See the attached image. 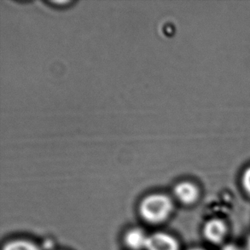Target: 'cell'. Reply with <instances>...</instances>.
I'll return each mask as SVG.
<instances>
[{
	"label": "cell",
	"instance_id": "52a82bcc",
	"mask_svg": "<svg viewBox=\"0 0 250 250\" xmlns=\"http://www.w3.org/2000/svg\"><path fill=\"white\" fill-rule=\"evenodd\" d=\"M241 184L244 192L250 197V167L244 170L241 178Z\"/></svg>",
	"mask_w": 250,
	"mask_h": 250
},
{
	"label": "cell",
	"instance_id": "8992f818",
	"mask_svg": "<svg viewBox=\"0 0 250 250\" xmlns=\"http://www.w3.org/2000/svg\"><path fill=\"white\" fill-rule=\"evenodd\" d=\"M3 250H41L35 244L24 240H16L7 244Z\"/></svg>",
	"mask_w": 250,
	"mask_h": 250
},
{
	"label": "cell",
	"instance_id": "30bf717a",
	"mask_svg": "<svg viewBox=\"0 0 250 250\" xmlns=\"http://www.w3.org/2000/svg\"><path fill=\"white\" fill-rule=\"evenodd\" d=\"M189 250H204V249H202V248H193V249H190Z\"/></svg>",
	"mask_w": 250,
	"mask_h": 250
},
{
	"label": "cell",
	"instance_id": "277c9868",
	"mask_svg": "<svg viewBox=\"0 0 250 250\" xmlns=\"http://www.w3.org/2000/svg\"><path fill=\"white\" fill-rule=\"evenodd\" d=\"M146 249L148 250H179L175 238L166 233L153 234L149 237Z\"/></svg>",
	"mask_w": 250,
	"mask_h": 250
},
{
	"label": "cell",
	"instance_id": "6da1fadb",
	"mask_svg": "<svg viewBox=\"0 0 250 250\" xmlns=\"http://www.w3.org/2000/svg\"><path fill=\"white\" fill-rule=\"evenodd\" d=\"M172 203L163 194H152L143 201L140 206L142 216L149 222L156 223L166 220L172 210Z\"/></svg>",
	"mask_w": 250,
	"mask_h": 250
},
{
	"label": "cell",
	"instance_id": "5b68a950",
	"mask_svg": "<svg viewBox=\"0 0 250 250\" xmlns=\"http://www.w3.org/2000/svg\"><path fill=\"white\" fill-rule=\"evenodd\" d=\"M149 237L146 236L143 230L133 229L125 236V242L132 250H139L146 249Z\"/></svg>",
	"mask_w": 250,
	"mask_h": 250
},
{
	"label": "cell",
	"instance_id": "9c48e42d",
	"mask_svg": "<svg viewBox=\"0 0 250 250\" xmlns=\"http://www.w3.org/2000/svg\"><path fill=\"white\" fill-rule=\"evenodd\" d=\"M246 250H250V237L248 238L247 246H246Z\"/></svg>",
	"mask_w": 250,
	"mask_h": 250
},
{
	"label": "cell",
	"instance_id": "3957f363",
	"mask_svg": "<svg viewBox=\"0 0 250 250\" xmlns=\"http://www.w3.org/2000/svg\"><path fill=\"white\" fill-rule=\"evenodd\" d=\"M173 193L175 195L176 198L179 200V202L190 205L196 203L200 196V189L198 186L195 185L194 183L189 181H184L179 183L174 187Z\"/></svg>",
	"mask_w": 250,
	"mask_h": 250
},
{
	"label": "cell",
	"instance_id": "ba28073f",
	"mask_svg": "<svg viewBox=\"0 0 250 250\" xmlns=\"http://www.w3.org/2000/svg\"><path fill=\"white\" fill-rule=\"evenodd\" d=\"M220 250H244L242 248L235 244H224Z\"/></svg>",
	"mask_w": 250,
	"mask_h": 250
},
{
	"label": "cell",
	"instance_id": "7a4b0ae2",
	"mask_svg": "<svg viewBox=\"0 0 250 250\" xmlns=\"http://www.w3.org/2000/svg\"><path fill=\"white\" fill-rule=\"evenodd\" d=\"M203 237L210 244L220 245L228 235L227 223L220 218H212L203 226Z\"/></svg>",
	"mask_w": 250,
	"mask_h": 250
}]
</instances>
